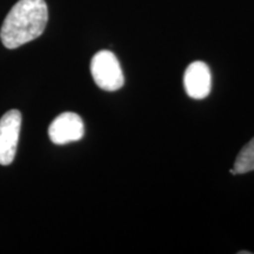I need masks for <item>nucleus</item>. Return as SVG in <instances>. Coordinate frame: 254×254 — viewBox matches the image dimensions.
<instances>
[{
	"label": "nucleus",
	"mask_w": 254,
	"mask_h": 254,
	"mask_svg": "<svg viewBox=\"0 0 254 254\" xmlns=\"http://www.w3.org/2000/svg\"><path fill=\"white\" fill-rule=\"evenodd\" d=\"M47 21L49 9L45 0H19L6 15L0 39L6 49H18L40 37Z\"/></svg>",
	"instance_id": "nucleus-1"
},
{
	"label": "nucleus",
	"mask_w": 254,
	"mask_h": 254,
	"mask_svg": "<svg viewBox=\"0 0 254 254\" xmlns=\"http://www.w3.org/2000/svg\"><path fill=\"white\" fill-rule=\"evenodd\" d=\"M91 73L95 84L105 91L119 90L125 81L119 60L111 51H99L92 58Z\"/></svg>",
	"instance_id": "nucleus-2"
},
{
	"label": "nucleus",
	"mask_w": 254,
	"mask_h": 254,
	"mask_svg": "<svg viewBox=\"0 0 254 254\" xmlns=\"http://www.w3.org/2000/svg\"><path fill=\"white\" fill-rule=\"evenodd\" d=\"M21 126V113L11 110L0 118V165L7 166L13 163L17 153Z\"/></svg>",
	"instance_id": "nucleus-3"
},
{
	"label": "nucleus",
	"mask_w": 254,
	"mask_h": 254,
	"mask_svg": "<svg viewBox=\"0 0 254 254\" xmlns=\"http://www.w3.org/2000/svg\"><path fill=\"white\" fill-rule=\"evenodd\" d=\"M84 122L77 113L65 112L51 123L49 136L56 145H65L72 141H78L84 136Z\"/></svg>",
	"instance_id": "nucleus-4"
},
{
	"label": "nucleus",
	"mask_w": 254,
	"mask_h": 254,
	"mask_svg": "<svg viewBox=\"0 0 254 254\" xmlns=\"http://www.w3.org/2000/svg\"><path fill=\"white\" fill-rule=\"evenodd\" d=\"M186 93L193 99H205L211 93L212 75L204 62H194L186 68L184 74Z\"/></svg>",
	"instance_id": "nucleus-5"
},
{
	"label": "nucleus",
	"mask_w": 254,
	"mask_h": 254,
	"mask_svg": "<svg viewBox=\"0 0 254 254\" xmlns=\"http://www.w3.org/2000/svg\"><path fill=\"white\" fill-rule=\"evenodd\" d=\"M233 170L237 174H244L254 171V138L244 146L234 161Z\"/></svg>",
	"instance_id": "nucleus-6"
}]
</instances>
